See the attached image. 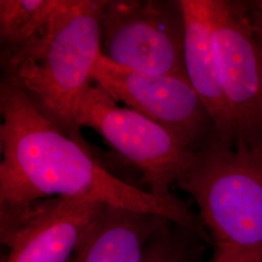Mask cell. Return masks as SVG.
<instances>
[{
  "label": "cell",
  "mask_w": 262,
  "mask_h": 262,
  "mask_svg": "<svg viewBox=\"0 0 262 262\" xmlns=\"http://www.w3.org/2000/svg\"><path fill=\"white\" fill-rule=\"evenodd\" d=\"M93 78L116 102L165 127L193 151L215 131L209 110L187 78L135 71L103 54L94 64Z\"/></svg>",
  "instance_id": "8992f818"
},
{
  "label": "cell",
  "mask_w": 262,
  "mask_h": 262,
  "mask_svg": "<svg viewBox=\"0 0 262 262\" xmlns=\"http://www.w3.org/2000/svg\"><path fill=\"white\" fill-rule=\"evenodd\" d=\"M106 204L48 197L15 211H0L5 262H70Z\"/></svg>",
  "instance_id": "ba28073f"
},
{
  "label": "cell",
  "mask_w": 262,
  "mask_h": 262,
  "mask_svg": "<svg viewBox=\"0 0 262 262\" xmlns=\"http://www.w3.org/2000/svg\"><path fill=\"white\" fill-rule=\"evenodd\" d=\"M106 0H62L51 19L18 47L1 50L2 78L19 90L66 135L83 139L79 103L94 81L102 54L101 12Z\"/></svg>",
  "instance_id": "7a4b0ae2"
},
{
  "label": "cell",
  "mask_w": 262,
  "mask_h": 262,
  "mask_svg": "<svg viewBox=\"0 0 262 262\" xmlns=\"http://www.w3.org/2000/svg\"><path fill=\"white\" fill-rule=\"evenodd\" d=\"M214 262H255L234 253H225L215 250Z\"/></svg>",
  "instance_id": "5bb4252c"
},
{
  "label": "cell",
  "mask_w": 262,
  "mask_h": 262,
  "mask_svg": "<svg viewBox=\"0 0 262 262\" xmlns=\"http://www.w3.org/2000/svg\"><path fill=\"white\" fill-rule=\"evenodd\" d=\"M191 232L168 222L151 238L140 262H195L191 245L186 238Z\"/></svg>",
  "instance_id": "7c38bea8"
},
{
  "label": "cell",
  "mask_w": 262,
  "mask_h": 262,
  "mask_svg": "<svg viewBox=\"0 0 262 262\" xmlns=\"http://www.w3.org/2000/svg\"><path fill=\"white\" fill-rule=\"evenodd\" d=\"M101 31L102 54L113 62L143 73L187 78L180 0H106Z\"/></svg>",
  "instance_id": "5b68a950"
},
{
  "label": "cell",
  "mask_w": 262,
  "mask_h": 262,
  "mask_svg": "<svg viewBox=\"0 0 262 262\" xmlns=\"http://www.w3.org/2000/svg\"><path fill=\"white\" fill-rule=\"evenodd\" d=\"M0 211L48 197H71L162 215L202 234V223L174 194L159 197L114 175L84 139L63 133L17 88L0 83Z\"/></svg>",
  "instance_id": "6da1fadb"
},
{
  "label": "cell",
  "mask_w": 262,
  "mask_h": 262,
  "mask_svg": "<svg viewBox=\"0 0 262 262\" xmlns=\"http://www.w3.org/2000/svg\"><path fill=\"white\" fill-rule=\"evenodd\" d=\"M62 0H0L1 50L18 47L42 28Z\"/></svg>",
  "instance_id": "8fae6325"
},
{
  "label": "cell",
  "mask_w": 262,
  "mask_h": 262,
  "mask_svg": "<svg viewBox=\"0 0 262 262\" xmlns=\"http://www.w3.org/2000/svg\"><path fill=\"white\" fill-rule=\"evenodd\" d=\"M177 186L194 199L216 251L262 262V148L231 147L214 131Z\"/></svg>",
  "instance_id": "3957f363"
},
{
  "label": "cell",
  "mask_w": 262,
  "mask_h": 262,
  "mask_svg": "<svg viewBox=\"0 0 262 262\" xmlns=\"http://www.w3.org/2000/svg\"><path fill=\"white\" fill-rule=\"evenodd\" d=\"M253 2L258 8H260L262 10V0H255V1H253Z\"/></svg>",
  "instance_id": "9a60e30c"
},
{
  "label": "cell",
  "mask_w": 262,
  "mask_h": 262,
  "mask_svg": "<svg viewBox=\"0 0 262 262\" xmlns=\"http://www.w3.org/2000/svg\"><path fill=\"white\" fill-rule=\"evenodd\" d=\"M248 15L258 53L262 88V10L258 8L253 1H248Z\"/></svg>",
  "instance_id": "4fadbf2b"
},
{
  "label": "cell",
  "mask_w": 262,
  "mask_h": 262,
  "mask_svg": "<svg viewBox=\"0 0 262 262\" xmlns=\"http://www.w3.org/2000/svg\"><path fill=\"white\" fill-rule=\"evenodd\" d=\"M168 219L105 205L70 262H140Z\"/></svg>",
  "instance_id": "30bf717a"
},
{
  "label": "cell",
  "mask_w": 262,
  "mask_h": 262,
  "mask_svg": "<svg viewBox=\"0 0 262 262\" xmlns=\"http://www.w3.org/2000/svg\"><path fill=\"white\" fill-rule=\"evenodd\" d=\"M213 47L235 146L262 148L261 73L248 1L216 0Z\"/></svg>",
  "instance_id": "52a82bcc"
},
{
  "label": "cell",
  "mask_w": 262,
  "mask_h": 262,
  "mask_svg": "<svg viewBox=\"0 0 262 262\" xmlns=\"http://www.w3.org/2000/svg\"><path fill=\"white\" fill-rule=\"evenodd\" d=\"M185 19V68L189 83L204 102L220 139L234 147V125L219 77L213 47L216 0H180Z\"/></svg>",
  "instance_id": "9c48e42d"
},
{
  "label": "cell",
  "mask_w": 262,
  "mask_h": 262,
  "mask_svg": "<svg viewBox=\"0 0 262 262\" xmlns=\"http://www.w3.org/2000/svg\"><path fill=\"white\" fill-rule=\"evenodd\" d=\"M79 128H93L126 162L140 172L148 192L173 195L194 157L193 150L171 131L139 113L120 107L98 84H91L77 110Z\"/></svg>",
  "instance_id": "277c9868"
}]
</instances>
